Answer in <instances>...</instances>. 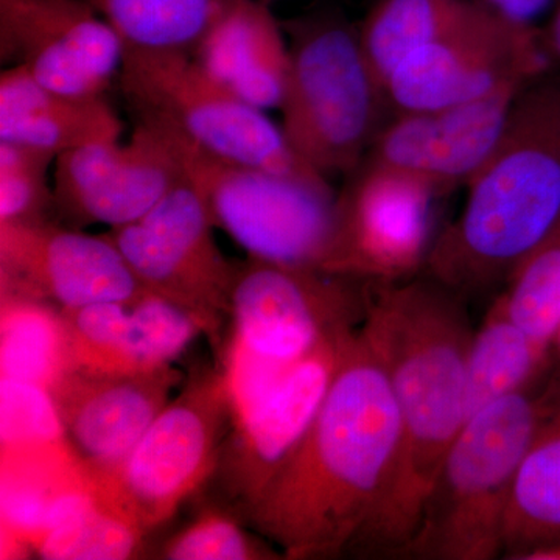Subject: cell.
<instances>
[{"instance_id": "1", "label": "cell", "mask_w": 560, "mask_h": 560, "mask_svg": "<svg viewBox=\"0 0 560 560\" xmlns=\"http://www.w3.org/2000/svg\"><path fill=\"white\" fill-rule=\"evenodd\" d=\"M469 301L431 276L371 282L364 337L381 359L399 416L388 486L352 551L399 555L466 423Z\"/></svg>"}, {"instance_id": "2", "label": "cell", "mask_w": 560, "mask_h": 560, "mask_svg": "<svg viewBox=\"0 0 560 560\" xmlns=\"http://www.w3.org/2000/svg\"><path fill=\"white\" fill-rule=\"evenodd\" d=\"M397 442L388 375L360 327L311 430L243 518L287 559L352 551L388 486Z\"/></svg>"}, {"instance_id": "3", "label": "cell", "mask_w": 560, "mask_h": 560, "mask_svg": "<svg viewBox=\"0 0 560 560\" xmlns=\"http://www.w3.org/2000/svg\"><path fill=\"white\" fill-rule=\"evenodd\" d=\"M467 189L463 212L436 235L422 272L469 301L503 290L559 217L560 70L522 88Z\"/></svg>"}, {"instance_id": "4", "label": "cell", "mask_w": 560, "mask_h": 560, "mask_svg": "<svg viewBox=\"0 0 560 560\" xmlns=\"http://www.w3.org/2000/svg\"><path fill=\"white\" fill-rule=\"evenodd\" d=\"M280 22L290 51L280 127L308 167L329 180L346 178L393 116L360 25L335 7Z\"/></svg>"}, {"instance_id": "5", "label": "cell", "mask_w": 560, "mask_h": 560, "mask_svg": "<svg viewBox=\"0 0 560 560\" xmlns=\"http://www.w3.org/2000/svg\"><path fill=\"white\" fill-rule=\"evenodd\" d=\"M545 377L466 420L442 463L418 529L399 555L427 560L503 555L512 490L539 422Z\"/></svg>"}, {"instance_id": "6", "label": "cell", "mask_w": 560, "mask_h": 560, "mask_svg": "<svg viewBox=\"0 0 560 560\" xmlns=\"http://www.w3.org/2000/svg\"><path fill=\"white\" fill-rule=\"evenodd\" d=\"M180 173L200 195L215 230L257 259L323 270L337 226L329 180L291 178L224 160L153 120Z\"/></svg>"}, {"instance_id": "7", "label": "cell", "mask_w": 560, "mask_h": 560, "mask_svg": "<svg viewBox=\"0 0 560 560\" xmlns=\"http://www.w3.org/2000/svg\"><path fill=\"white\" fill-rule=\"evenodd\" d=\"M117 84L132 119L165 125L224 160L291 178L329 180L298 156L264 109L213 80L194 55L125 50Z\"/></svg>"}, {"instance_id": "8", "label": "cell", "mask_w": 560, "mask_h": 560, "mask_svg": "<svg viewBox=\"0 0 560 560\" xmlns=\"http://www.w3.org/2000/svg\"><path fill=\"white\" fill-rule=\"evenodd\" d=\"M370 289L371 280L248 256L235 265L231 337L221 353L289 372L324 342L360 329Z\"/></svg>"}, {"instance_id": "9", "label": "cell", "mask_w": 560, "mask_h": 560, "mask_svg": "<svg viewBox=\"0 0 560 560\" xmlns=\"http://www.w3.org/2000/svg\"><path fill=\"white\" fill-rule=\"evenodd\" d=\"M550 68L540 31L469 0L445 31L394 69L385 88L393 114L412 113L477 101Z\"/></svg>"}, {"instance_id": "10", "label": "cell", "mask_w": 560, "mask_h": 560, "mask_svg": "<svg viewBox=\"0 0 560 560\" xmlns=\"http://www.w3.org/2000/svg\"><path fill=\"white\" fill-rule=\"evenodd\" d=\"M213 230L208 208L183 176L142 219L106 234L143 289L189 313L221 348L237 264L223 256Z\"/></svg>"}, {"instance_id": "11", "label": "cell", "mask_w": 560, "mask_h": 560, "mask_svg": "<svg viewBox=\"0 0 560 560\" xmlns=\"http://www.w3.org/2000/svg\"><path fill=\"white\" fill-rule=\"evenodd\" d=\"M231 423L223 372H202L165 405L120 469L108 475L147 533L172 518L213 477Z\"/></svg>"}, {"instance_id": "12", "label": "cell", "mask_w": 560, "mask_h": 560, "mask_svg": "<svg viewBox=\"0 0 560 560\" xmlns=\"http://www.w3.org/2000/svg\"><path fill=\"white\" fill-rule=\"evenodd\" d=\"M337 195V226L323 270L371 282H396L423 270L433 246L427 184L360 164Z\"/></svg>"}, {"instance_id": "13", "label": "cell", "mask_w": 560, "mask_h": 560, "mask_svg": "<svg viewBox=\"0 0 560 560\" xmlns=\"http://www.w3.org/2000/svg\"><path fill=\"white\" fill-rule=\"evenodd\" d=\"M357 330L331 338L300 361L224 438L213 477L219 478L217 485L238 517L300 447Z\"/></svg>"}, {"instance_id": "14", "label": "cell", "mask_w": 560, "mask_h": 560, "mask_svg": "<svg viewBox=\"0 0 560 560\" xmlns=\"http://www.w3.org/2000/svg\"><path fill=\"white\" fill-rule=\"evenodd\" d=\"M125 47L90 0H0V62L51 90L106 95Z\"/></svg>"}, {"instance_id": "15", "label": "cell", "mask_w": 560, "mask_h": 560, "mask_svg": "<svg viewBox=\"0 0 560 560\" xmlns=\"http://www.w3.org/2000/svg\"><path fill=\"white\" fill-rule=\"evenodd\" d=\"M2 293L79 308L130 304L149 291L108 234L92 235L54 221L0 224Z\"/></svg>"}, {"instance_id": "16", "label": "cell", "mask_w": 560, "mask_h": 560, "mask_svg": "<svg viewBox=\"0 0 560 560\" xmlns=\"http://www.w3.org/2000/svg\"><path fill=\"white\" fill-rule=\"evenodd\" d=\"M528 81H514L477 101L394 113L361 164L427 184L438 197L466 186L495 149L512 102Z\"/></svg>"}, {"instance_id": "17", "label": "cell", "mask_w": 560, "mask_h": 560, "mask_svg": "<svg viewBox=\"0 0 560 560\" xmlns=\"http://www.w3.org/2000/svg\"><path fill=\"white\" fill-rule=\"evenodd\" d=\"M183 178L164 139L135 120L128 142L108 140L58 154L51 173L55 215L109 230L142 219Z\"/></svg>"}, {"instance_id": "18", "label": "cell", "mask_w": 560, "mask_h": 560, "mask_svg": "<svg viewBox=\"0 0 560 560\" xmlns=\"http://www.w3.org/2000/svg\"><path fill=\"white\" fill-rule=\"evenodd\" d=\"M180 381L173 366L140 372L68 370L50 388L69 441L98 474L114 475Z\"/></svg>"}, {"instance_id": "19", "label": "cell", "mask_w": 560, "mask_h": 560, "mask_svg": "<svg viewBox=\"0 0 560 560\" xmlns=\"http://www.w3.org/2000/svg\"><path fill=\"white\" fill-rule=\"evenodd\" d=\"M68 370L140 372L172 366L197 335V320L147 293L130 304L60 308Z\"/></svg>"}, {"instance_id": "20", "label": "cell", "mask_w": 560, "mask_h": 560, "mask_svg": "<svg viewBox=\"0 0 560 560\" xmlns=\"http://www.w3.org/2000/svg\"><path fill=\"white\" fill-rule=\"evenodd\" d=\"M202 69L259 109H279L289 75V40L271 5L234 0L194 54Z\"/></svg>"}, {"instance_id": "21", "label": "cell", "mask_w": 560, "mask_h": 560, "mask_svg": "<svg viewBox=\"0 0 560 560\" xmlns=\"http://www.w3.org/2000/svg\"><path fill=\"white\" fill-rule=\"evenodd\" d=\"M125 124L106 95L51 90L21 66L0 73V140L61 154L120 140Z\"/></svg>"}, {"instance_id": "22", "label": "cell", "mask_w": 560, "mask_h": 560, "mask_svg": "<svg viewBox=\"0 0 560 560\" xmlns=\"http://www.w3.org/2000/svg\"><path fill=\"white\" fill-rule=\"evenodd\" d=\"M560 541V364L541 383L539 422L515 478L506 526L504 558Z\"/></svg>"}, {"instance_id": "23", "label": "cell", "mask_w": 560, "mask_h": 560, "mask_svg": "<svg viewBox=\"0 0 560 560\" xmlns=\"http://www.w3.org/2000/svg\"><path fill=\"white\" fill-rule=\"evenodd\" d=\"M551 350L515 323L503 294L493 298L474 331L466 364V418L493 401L536 385L550 371Z\"/></svg>"}, {"instance_id": "24", "label": "cell", "mask_w": 560, "mask_h": 560, "mask_svg": "<svg viewBox=\"0 0 560 560\" xmlns=\"http://www.w3.org/2000/svg\"><path fill=\"white\" fill-rule=\"evenodd\" d=\"M125 50L194 55L234 0H90Z\"/></svg>"}, {"instance_id": "25", "label": "cell", "mask_w": 560, "mask_h": 560, "mask_svg": "<svg viewBox=\"0 0 560 560\" xmlns=\"http://www.w3.org/2000/svg\"><path fill=\"white\" fill-rule=\"evenodd\" d=\"M2 378L49 389L68 371L60 311L49 302L2 293L0 307Z\"/></svg>"}, {"instance_id": "26", "label": "cell", "mask_w": 560, "mask_h": 560, "mask_svg": "<svg viewBox=\"0 0 560 560\" xmlns=\"http://www.w3.org/2000/svg\"><path fill=\"white\" fill-rule=\"evenodd\" d=\"M467 2L374 0L361 21L360 36L364 54L383 86L408 55L436 38L455 21Z\"/></svg>"}, {"instance_id": "27", "label": "cell", "mask_w": 560, "mask_h": 560, "mask_svg": "<svg viewBox=\"0 0 560 560\" xmlns=\"http://www.w3.org/2000/svg\"><path fill=\"white\" fill-rule=\"evenodd\" d=\"M2 464H36L77 455L49 389L2 378Z\"/></svg>"}, {"instance_id": "28", "label": "cell", "mask_w": 560, "mask_h": 560, "mask_svg": "<svg viewBox=\"0 0 560 560\" xmlns=\"http://www.w3.org/2000/svg\"><path fill=\"white\" fill-rule=\"evenodd\" d=\"M500 293L515 323L551 350L560 337V213Z\"/></svg>"}, {"instance_id": "29", "label": "cell", "mask_w": 560, "mask_h": 560, "mask_svg": "<svg viewBox=\"0 0 560 560\" xmlns=\"http://www.w3.org/2000/svg\"><path fill=\"white\" fill-rule=\"evenodd\" d=\"M55 161L51 151L0 140V224L50 221Z\"/></svg>"}, {"instance_id": "30", "label": "cell", "mask_w": 560, "mask_h": 560, "mask_svg": "<svg viewBox=\"0 0 560 560\" xmlns=\"http://www.w3.org/2000/svg\"><path fill=\"white\" fill-rule=\"evenodd\" d=\"M232 511L206 510L189 525L173 534L161 550L168 560L279 559L278 552L243 529Z\"/></svg>"}, {"instance_id": "31", "label": "cell", "mask_w": 560, "mask_h": 560, "mask_svg": "<svg viewBox=\"0 0 560 560\" xmlns=\"http://www.w3.org/2000/svg\"><path fill=\"white\" fill-rule=\"evenodd\" d=\"M490 10L518 22V24L533 25L537 18L541 16L551 5L559 0H480Z\"/></svg>"}, {"instance_id": "32", "label": "cell", "mask_w": 560, "mask_h": 560, "mask_svg": "<svg viewBox=\"0 0 560 560\" xmlns=\"http://www.w3.org/2000/svg\"><path fill=\"white\" fill-rule=\"evenodd\" d=\"M541 47L551 65H560V0L556 3L555 11L547 27L540 31Z\"/></svg>"}, {"instance_id": "33", "label": "cell", "mask_w": 560, "mask_h": 560, "mask_svg": "<svg viewBox=\"0 0 560 560\" xmlns=\"http://www.w3.org/2000/svg\"><path fill=\"white\" fill-rule=\"evenodd\" d=\"M522 560H560V541L529 551Z\"/></svg>"}, {"instance_id": "34", "label": "cell", "mask_w": 560, "mask_h": 560, "mask_svg": "<svg viewBox=\"0 0 560 560\" xmlns=\"http://www.w3.org/2000/svg\"><path fill=\"white\" fill-rule=\"evenodd\" d=\"M261 2L268 3V5H271V3L275 2V0H261Z\"/></svg>"}]
</instances>
